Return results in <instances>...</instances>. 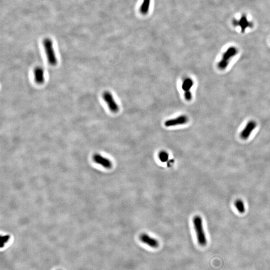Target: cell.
<instances>
[{
    "mask_svg": "<svg viewBox=\"0 0 270 270\" xmlns=\"http://www.w3.org/2000/svg\"><path fill=\"white\" fill-rule=\"evenodd\" d=\"M140 240L143 243L148 245L153 248H157L159 246V243L157 240L153 238L148 234L143 233L140 236Z\"/></svg>",
    "mask_w": 270,
    "mask_h": 270,
    "instance_id": "ba28073f",
    "label": "cell"
},
{
    "mask_svg": "<svg viewBox=\"0 0 270 270\" xmlns=\"http://www.w3.org/2000/svg\"><path fill=\"white\" fill-rule=\"evenodd\" d=\"M102 98L104 101L107 104V105L111 112L113 113L118 112L119 111V106L110 92L108 91L104 92L102 94Z\"/></svg>",
    "mask_w": 270,
    "mask_h": 270,
    "instance_id": "277c9868",
    "label": "cell"
},
{
    "mask_svg": "<svg viewBox=\"0 0 270 270\" xmlns=\"http://www.w3.org/2000/svg\"><path fill=\"white\" fill-rule=\"evenodd\" d=\"M238 49L233 46L228 48L223 53L222 58L218 62L217 67L219 70H225L229 66L232 58L238 54Z\"/></svg>",
    "mask_w": 270,
    "mask_h": 270,
    "instance_id": "3957f363",
    "label": "cell"
},
{
    "mask_svg": "<svg viewBox=\"0 0 270 270\" xmlns=\"http://www.w3.org/2000/svg\"><path fill=\"white\" fill-rule=\"evenodd\" d=\"M189 119L186 115H180L175 118L171 119L166 121L164 125L166 127L177 126L179 125H184L188 123Z\"/></svg>",
    "mask_w": 270,
    "mask_h": 270,
    "instance_id": "8992f818",
    "label": "cell"
},
{
    "mask_svg": "<svg viewBox=\"0 0 270 270\" xmlns=\"http://www.w3.org/2000/svg\"><path fill=\"white\" fill-rule=\"evenodd\" d=\"M43 45L49 64L51 66H56L58 63V60L56 56L52 41L49 38H45L43 40Z\"/></svg>",
    "mask_w": 270,
    "mask_h": 270,
    "instance_id": "7a4b0ae2",
    "label": "cell"
},
{
    "mask_svg": "<svg viewBox=\"0 0 270 270\" xmlns=\"http://www.w3.org/2000/svg\"><path fill=\"white\" fill-rule=\"evenodd\" d=\"M193 222L198 243L202 247L206 246L207 243V238L203 228L202 218L199 215L195 216L194 217Z\"/></svg>",
    "mask_w": 270,
    "mask_h": 270,
    "instance_id": "6da1fadb",
    "label": "cell"
},
{
    "mask_svg": "<svg viewBox=\"0 0 270 270\" xmlns=\"http://www.w3.org/2000/svg\"><path fill=\"white\" fill-rule=\"evenodd\" d=\"M194 85V82L193 80L191 79V78L188 77V78H185L183 80V83L182 84V89L184 92H185L190 91L192 88L193 87Z\"/></svg>",
    "mask_w": 270,
    "mask_h": 270,
    "instance_id": "8fae6325",
    "label": "cell"
},
{
    "mask_svg": "<svg viewBox=\"0 0 270 270\" xmlns=\"http://www.w3.org/2000/svg\"><path fill=\"white\" fill-rule=\"evenodd\" d=\"M151 0H143L140 8V12L143 15H145L149 12Z\"/></svg>",
    "mask_w": 270,
    "mask_h": 270,
    "instance_id": "7c38bea8",
    "label": "cell"
},
{
    "mask_svg": "<svg viewBox=\"0 0 270 270\" xmlns=\"http://www.w3.org/2000/svg\"><path fill=\"white\" fill-rule=\"evenodd\" d=\"M34 80L37 84L41 85L45 82L44 70L40 67H37L34 70Z\"/></svg>",
    "mask_w": 270,
    "mask_h": 270,
    "instance_id": "30bf717a",
    "label": "cell"
},
{
    "mask_svg": "<svg viewBox=\"0 0 270 270\" xmlns=\"http://www.w3.org/2000/svg\"><path fill=\"white\" fill-rule=\"evenodd\" d=\"M257 123L254 120H250L247 123L240 134L241 138L243 140H247L250 137L254 130L257 127Z\"/></svg>",
    "mask_w": 270,
    "mask_h": 270,
    "instance_id": "5b68a950",
    "label": "cell"
},
{
    "mask_svg": "<svg viewBox=\"0 0 270 270\" xmlns=\"http://www.w3.org/2000/svg\"><path fill=\"white\" fill-rule=\"evenodd\" d=\"M94 161L106 169H110L112 167V163L109 159L104 157L100 154H95L93 157Z\"/></svg>",
    "mask_w": 270,
    "mask_h": 270,
    "instance_id": "9c48e42d",
    "label": "cell"
},
{
    "mask_svg": "<svg viewBox=\"0 0 270 270\" xmlns=\"http://www.w3.org/2000/svg\"><path fill=\"white\" fill-rule=\"evenodd\" d=\"M235 206L237 210L241 214H244L245 212V206L243 201L238 199L235 202Z\"/></svg>",
    "mask_w": 270,
    "mask_h": 270,
    "instance_id": "4fadbf2b",
    "label": "cell"
},
{
    "mask_svg": "<svg viewBox=\"0 0 270 270\" xmlns=\"http://www.w3.org/2000/svg\"><path fill=\"white\" fill-rule=\"evenodd\" d=\"M158 158L162 162H166L169 159V154L165 151H161L159 152Z\"/></svg>",
    "mask_w": 270,
    "mask_h": 270,
    "instance_id": "5bb4252c",
    "label": "cell"
},
{
    "mask_svg": "<svg viewBox=\"0 0 270 270\" xmlns=\"http://www.w3.org/2000/svg\"><path fill=\"white\" fill-rule=\"evenodd\" d=\"M1 245L2 246V245L5 244L8 241V240H9V236H1Z\"/></svg>",
    "mask_w": 270,
    "mask_h": 270,
    "instance_id": "2e32d148",
    "label": "cell"
},
{
    "mask_svg": "<svg viewBox=\"0 0 270 270\" xmlns=\"http://www.w3.org/2000/svg\"><path fill=\"white\" fill-rule=\"evenodd\" d=\"M233 25L235 27H240L242 33H245L247 28H252L253 26V23L248 20L245 15H243L238 20H234L233 21Z\"/></svg>",
    "mask_w": 270,
    "mask_h": 270,
    "instance_id": "52a82bcc",
    "label": "cell"
},
{
    "mask_svg": "<svg viewBox=\"0 0 270 270\" xmlns=\"http://www.w3.org/2000/svg\"><path fill=\"white\" fill-rule=\"evenodd\" d=\"M185 99L187 101H191V100L192 99L193 95L191 93V91H190L185 92L184 94Z\"/></svg>",
    "mask_w": 270,
    "mask_h": 270,
    "instance_id": "9a60e30c",
    "label": "cell"
}]
</instances>
